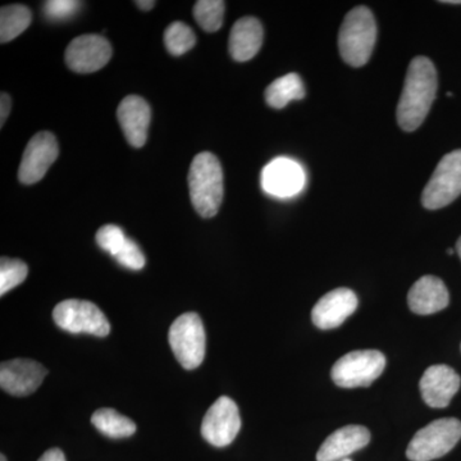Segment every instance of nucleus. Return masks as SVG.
<instances>
[{
    "label": "nucleus",
    "mask_w": 461,
    "mask_h": 461,
    "mask_svg": "<svg viewBox=\"0 0 461 461\" xmlns=\"http://www.w3.org/2000/svg\"><path fill=\"white\" fill-rule=\"evenodd\" d=\"M437 71L427 57H415L406 74L402 98L397 104L396 117L403 131L420 129L436 99Z\"/></svg>",
    "instance_id": "obj_1"
},
{
    "label": "nucleus",
    "mask_w": 461,
    "mask_h": 461,
    "mask_svg": "<svg viewBox=\"0 0 461 461\" xmlns=\"http://www.w3.org/2000/svg\"><path fill=\"white\" fill-rule=\"evenodd\" d=\"M187 182L196 213L203 218L214 217L223 200V171L220 159L209 151L198 154L191 163Z\"/></svg>",
    "instance_id": "obj_2"
},
{
    "label": "nucleus",
    "mask_w": 461,
    "mask_h": 461,
    "mask_svg": "<svg viewBox=\"0 0 461 461\" xmlns=\"http://www.w3.org/2000/svg\"><path fill=\"white\" fill-rule=\"evenodd\" d=\"M377 41V26L369 8L360 5L346 14L339 35L342 59L351 67L368 63Z\"/></svg>",
    "instance_id": "obj_3"
},
{
    "label": "nucleus",
    "mask_w": 461,
    "mask_h": 461,
    "mask_svg": "<svg viewBox=\"0 0 461 461\" xmlns=\"http://www.w3.org/2000/svg\"><path fill=\"white\" fill-rule=\"evenodd\" d=\"M461 438V421L444 418L418 430L406 448L411 461H430L450 453Z\"/></svg>",
    "instance_id": "obj_4"
},
{
    "label": "nucleus",
    "mask_w": 461,
    "mask_h": 461,
    "mask_svg": "<svg viewBox=\"0 0 461 461\" xmlns=\"http://www.w3.org/2000/svg\"><path fill=\"white\" fill-rule=\"evenodd\" d=\"M176 359L187 371L202 366L205 357L206 338L204 324L196 313H185L173 321L168 332Z\"/></svg>",
    "instance_id": "obj_5"
},
{
    "label": "nucleus",
    "mask_w": 461,
    "mask_h": 461,
    "mask_svg": "<svg viewBox=\"0 0 461 461\" xmlns=\"http://www.w3.org/2000/svg\"><path fill=\"white\" fill-rule=\"evenodd\" d=\"M386 368V357L378 350H357L339 357L330 371L342 388L369 387Z\"/></svg>",
    "instance_id": "obj_6"
},
{
    "label": "nucleus",
    "mask_w": 461,
    "mask_h": 461,
    "mask_svg": "<svg viewBox=\"0 0 461 461\" xmlns=\"http://www.w3.org/2000/svg\"><path fill=\"white\" fill-rule=\"evenodd\" d=\"M53 320L66 332L86 333L105 338L111 333V323L102 311L90 302L69 299L60 302L53 311Z\"/></svg>",
    "instance_id": "obj_7"
},
{
    "label": "nucleus",
    "mask_w": 461,
    "mask_h": 461,
    "mask_svg": "<svg viewBox=\"0 0 461 461\" xmlns=\"http://www.w3.org/2000/svg\"><path fill=\"white\" fill-rule=\"evenodd\" d=\"M461 195V149L446 154L424 187L421 204L429 211L445 208Z\"/></svg>",
    "instance_id": "obj_8"
},
{
    "label": "nucleus",
    "mask_w": 461,
    "mask_h": 461,
    "mask_svg": "<svg viewBox=\"0 0 461 461\" xmlns=\"http://www.w3.org/2000/svg\"><path fill=\"white\" fill-rule=\"evenodd\" d=\"M241 429L238 403L229 396H221L208 409L202 423V436L214 447H226L235 441Z\"/></svg>",
    "instance_id": "obj_9"
},
{
    "label": "nucleus",
    "mask_w": 461,
    "mask_h": 461,
    "mask_svg": "<svg viewBox=\"0 0 461 461\" xmlns=\"http://www.w3.org/2000/svg\"><path fill=\"white\" fill-rule=\"evenodd\" d=\"M59 148L56 136L51 132L42 131L36 133L30 140L23 151L18 180L23 185H32L42 180L50 166L56 162Z\"/></svg>",
    "instance_id": "obj_10"
},
{
    "label": "nucleus",
    "mask_w": 461,
    "mask_h": 461,
    "mask_svg": "<svg viewBox=\"0 0 461 461\" xmlns=\"http://www.w3.org/2000/svg\"><path fill=\"white\" fill-rule=\"evenodd\" d=\"M112 58V47L102 35H81L69 42L66 63L77 74H93L107 65Z\"/></svg>",
    "instance_id": "obj_11"
},
{
    "label": "nucleus",
    "mask_w": 461,
    "mask_h": 461,
    "mask_svg": "<svg viewBox=\"0 0 461 461\" xmlns=\"http://www.w3.org/2000/svg\"><path fill=\"white\" fill-rule=\"evenodd\" d=\"M47 375V368L35 360H9L0 366V386L9 395L29 396L41 387Z\"/></svg>",
    "instance_id": "obj_12"
},
{
    "label": "nucleus",
    "mask_w": 461,
    "mask_h": 461,
    "mask_svg": "<svg viewBox=\"0 0 461 461\" xmlns=\"http://www.w3.org/2000/svg\"><path fill=\"white\" fill-rule=\"evenodd\" d=\"M305 186V172L295 160L277 158L264 167L262 187L277 198H293Z\"/></svg>",
    "instance_id": "obj_13"
},
{
    "label": "nucleus",
    "mask_w": 461,
    "mask_h": 461,
    "mask_svg": "<svg viewBox=\"0 0 461 461\" xmlns=\"http://www.w3.org/2000/svg\"><path fill=\"white\" fill-rule=\"evenodd\" d=\"M357 296L350 288L339 287L321 296L312 311V321L320 330L338 329L357 309Z\"/></svg>",
    "instance_id": "obj_14"
},
{
    "label": "nucleus",
    "mask_w": 461,
    "mask_h": 461,
    "mask_svg": "<svg viewBox=\"0 0 461 461\" xmlns=\"http://www.w3.org/2000/svg\"><path fill=\"white\" fill-rule=\"evenodd\" d=\"M460 375L445 364L429 366L421 375L420 388L424 402L430 408L444 409L459 391Z\"/></svg>",
    "instance_id": "obj_15"
},
{
    "label": "nucleus",
    "mask_w": 461,
    "mask_h": 461,
    "mask_svg": "<svg viewBox=\"0 0 461 461\" xmlns=\"http://www.w3.org/2000/svg\"><path fill=\"white\" fill-rule=\"evenodd\" d=\"M117 118L127 142L133 148L144 147L151 118L148 103L141 96H126L118 105Z\"/></svg>",
    "instance_id": "obj_16"
},
{
    "label": "nucleus",
    "mask_w": 461,
    "mask_h": 461,
    "mask_svg": "<svg viewBox=\"0 0 461 461\" xmlns=\"http://www.w3.org/2000/svg\"><path fill=\"white\" fill-rule=\"evenodd\" d=\"M371 441V432L363 426L342 427L327 437L317 453V461H341L362 450Z\"/></svg>",
    "instance_id": "obj_17"
},
{
    "label": "nucleus",
    "mask_w": 461,
    "mask_h": 461,
    "mask_svg": "<svg viewBox=\"0 0 461 461\" xmlns=\"http://www.w3.org/2000/svg\"><path fill=\"white\" fill-rule=\"evenodd\" d=\"M450 303L447 287L435 276H423L409 291L408 304L412 313L435 314L444 311Z\"/></svg>",
    "instance_id": "obj_18"
},
{
    "label": "nucleus",
    "mask_w": 461,
    "mask_h": 461,
    "mask_svg": "<svg viewBox=\"0 0 461 461\" xmlns=\"http://www.w3.org/2000/svg\"><path fill=\"white\" fill-rule=\"evenodd\" d=\"M263 26L256 17H242L230 33V54L238 62H247L259 53L263 44Z\"/></svg>",
    "instance_id": "obj_19"
},
{
    "label": "nucleus",
    "mask_w": 461,
    "mask_h": 461,
    "mask_svg": "<svg viewBox=\"0 0 461 461\" xmlns=\"http://www.w3.org/2000/svg\"><path fill=\"white\" fill-rule=\"evenodd\" d=\"M304 96V83L297 74L282 76L266 90L267 104L276 109L285 108L293 100H302Z\"/></svg>",
    "instance_id": "obj_20"
},
{
    "label": "nucleus",
    "mask_w": 461,
    "mask_h": 461,
    "mask_svg": "<svg viewBox=\"0 0 461 461\" xmlns=\"http://www.w3.org/2000/svg\"><path fill=\"white\" fill-rule=\"evenodd\" d=\"M91 424L108 438H127L136 432V424L114 409L103 408L94 412Z\"/></svg>",
    "instance_id": "obj_21"
},
{
    "label": "nucleus",
    "mask_w": 461,
    "mask_h": 461,
    "mask_svg": "<svg viewBox=\"0 0 461 461\" xmlns=\"http://www.w3.org/2000/svg\"><path fill=\"white\" fill-rule=\"evenodd\" d=\"M32 14L26 5H5L0 9V41L9 42L29 29Z\"/></svg>",
    "instance_id": "obj_22"
},
{
    "label": "nucleus",
    "mask_w": 461,
    "mask_h": 461,
    "mask_svg": "<svg viewBox=\"0 0 461 461\" xmlns=\"http://www.w3.org/2000/svg\"><path fill=\"white\" fill-rule=\"evenodd\" d=\"M165 44L167 50L172 56H184L195 47L196 35L186 23H173L166 29Z\"/></svg>",
    "instance_id": "obj_23"
},
{
    "label": "nucleus",
    "mask_w": 461,
    "mask_h": 461,
    "mask_svg": "<svg viewBox=\"0 0 461 461\" xmlns=\"http://www.w3.org/2000/svg\"><path fill=\"white\" fill-rule=\"evenodd\" d=\"M224 5L222 0H199L194 5V17L204 32H218L223 23Z\"/></svg>",
    "instance_id": "obj_24"
},
{
    "label": "nucleus",
    "mask_w": 461,
    "mask_h": 461,
    "mask_svg": "<svg viewBox=\"0 0 461 461\" xmlns=\"http://www.w3.org/2000/svg\"><path fill=\"white\" fill-rule=\"evenodd\" d=\"M29 268L23 260L2 258L0 260V296H5L26 280Z\"/></svg>",
    "instance_id": "obj_25"
},
{
    "label": "nucleus",
    "mask_w": 461,
    "mask_h": 461,
    "mask_svg": "<svg viewBox=\"0 0 461 461\" xmlns=\"http://www.w3.org/2000/svg\"><path fill=\"white\" fill-rule=\"evenodd\" d=\"M95 239L98 247L107 251L113 258L120 253L127 240L122 229L115 226V224H105V226H103L96 232Z\"/></svg>",
    "instance_id": "obj_26"
},
{
    "label": "nucleus",
    "mask_w": 461,
    "mask_h": 461,
    "mask_svg": "<svg viewBox=\"0 0 461 461\" xmlns=\"http://www.w3.org/2000/svg\"><path fill=\"white\" fill-rule=\"evenodd\" d=\"M114 259L124 268L132 269V271H140L147 263L141 249L133 240L129 238H127L126 244L121 249L120 253L114 257Z\"/></svg>",
    "instance_id": "obj_27"
},
{
    "label": "nucleus",
    "mask_w": 461,
    "mask_h": 461,
    "mask_svg": "<svg viewBox=\"0 0 461 461\" xmlns=\"http://www.w3.org/2000/svg\"><path fill=\"white\" fill-rule=\"evenodd\" d=\"M80 5L81 2H74V0L47 2L44 5L45 16L51 20H66V18L74 16Z\"/></svg>",
    "instance_id": "obj_28"
},
{
    "label": "nucleus",
    "mask_w": 461,
    "mask_h": 461,
    "mask_svg": "<svg viewBox=\"0 0 461 461\" xmlns=\"http://www.w3.org/2000/svg\"><path fill=\"white\" fill-rule=\"evenodd\" d=\"M12 100L8 94L2 93V99H0V126H5L7 121L9 112H11Z\"/></svg>",
    "instance_id": "obj_29"
},
{
    "label": "nucleus",
    "mask_w": 461,
    "mask_h": 461,
    "mask_svg": "<svg viewBox=\"0 0 461 461\" xmlns=\"http://www.w3.org/2000/svg\"><path fill=\"white\" fill-rule=\"evenodd\" d=\"M38 461H67L66 455L60 448H50L47 453L42 454V456Z\"/></svg>",
    "instance_id": "obj_30"
},
{
    "label": "nucleus",
    "mask_w": 461,
    "mask_h": 461,
    "mask_svg": "<svg viewBox=\"0 0 461 461\" xmlns=\"http://www.w3.org/2000/svg\"><path fill=\"white\" fill-rule=\"evenodd\" d=\"M156 5L157 3L153 2V0H139V2H136V5L142 9V11H150Z\"/></svg>",
    "instance_id": "obj_31"
},
{
    "label": "nucleus",
    "mask_w": 461,
    "mask_h": 461,
    "mask_svg": "<svg viewBox=\"0 0 461 461\" xmlns=\"http://www.w3.org/2000/svg\"><path fill=\"white\" fill-rule=\"evenodd\" d=\"M445 5H461V0H445Z\"/></svg>",
    "instance_id": "obj_32"
},
{
    "label": "nucleus",
    "mask_w": 461,
    "mask_h": 461,
    "mask_svg": "<svg viewBox=\"0 0 461 461\" xmlns=\"http://www.w3.org/2000/svg\"><path fill=\"white\" fill-rule=\"evenodd\" d=\"M456 251H457V256H459L460 259H461V238L459 240H457Z\"/></svg>",
    "instance_id": "obj_33"
},
{
    "label": "nucleus",
    "mask_w": 461,
    "mask_h": 461,
    "mask_svg": "<svg viewBox=\"0 0 461 461\" xmlns=\"http://www.w3.org/2000/svg\"><path fill=\"white\" fill-rule=\"evenodd\" d=\"M447 254H448V256H453V254H454V249H448V250H447Z\"/></svg>",
    "instance_id": "obj_34"
},
{
    "label": "nucleus",
    "mask_w": 461,
    "mask_h": 461,
    "mask_svg": "<svg viewBox=\"0 0 461 461\" xmlns=\"http://www.w3.org/2000/svg\"><path fill=\"white\" fill-rule=\"evenodd\" d=\"M0 461H7V457L5 456V455H0Z\"/></svg>",
    "instance_id": "obj_35"
},
{
    "label": "nucleus",
    "mask_w": 461,
    "mask_h": 461,
    "mask_svg": "<svg viewBox=\"0 0 461 461\" xmlns=\"http://www.w3.org/2000/svg\"><path fill=\"white\" fill-rule=\"evenodd\" d=\"M341 461H353V460H350V459H348H348H344V460H341Z\"/></svg>",
    "instance_id": "obj_36"
}]
</instances>
